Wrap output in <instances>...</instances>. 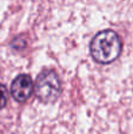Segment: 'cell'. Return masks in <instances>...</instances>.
I'll return each instance as SVG.
<instances>
[{
  "mask_svg": "<svg viewBox=\"0 0 133 134\" xmlns=\"http://www.w3.org/2000/svg\"><path fill=\"white\" fill-rule=\"evenodd\" d=\"M90 49L97 63L110 64L120 55L121 40L114 31H101L92 39Z\"/></svg>",
  "mask_w": 133,
  "mask_h": 134,
  "instance_id": "1",
  "label": "cell"
},
{
  "mask_svg": "<svg viewBox=\"0 0 133 134\" xmlns=\"http://www.w3.org/2000/svg\"><path fill=\"white\" fill-rule=\"evenodd\" d=\"M35 94L42 102H53L61 92V83L58 74L54 71H45L40 73L35 81Z\"/></svg>",
  "mask_w": 133,
  "mask_h": 134,
  "instance_id": "2",
  "label": "cell"
},
{
  "mask_svg": "<svg viewBox=\"0 0 133 134\" xmlns=\"http://www.w3.org/2000/svg\"><path fill=\"white\" fill-rule=\"evenodd\" d=\"M33 81L27 74H20L11 85V94L16 101L24 102L31 97L33 92Z\"/></svg>",
  "mask_w": 133,
  "mask_h": 134,
  "instance_id": "3",
  "label": "cell"
},
{
  "mask_svg": "<svg viewBox=\"0 0 133 134\" xmlns=\"http://www.w3.org/2000/svg\"><path fill=\"white\" fill-rule=\"evenodd\" d=\"M7 98H8V95H7L6 87H5L4 85H1V83H0V109L4 108V107L6 106Z\"/></svg>",
  "mask_w": 133,
  "mask_h": 134,
  "instance_id": "4",
  "label": "cell"
}]
</instances>
